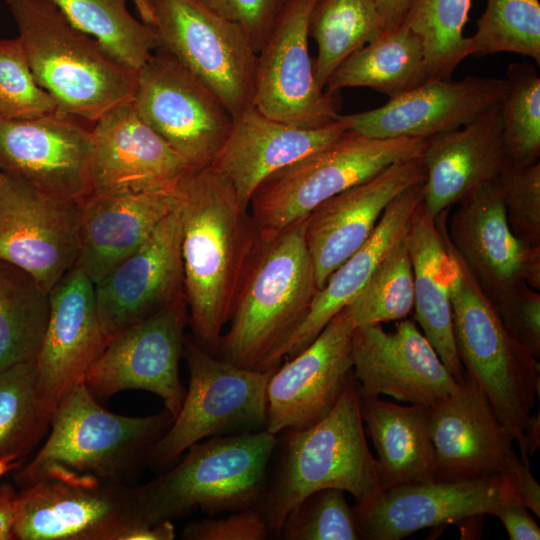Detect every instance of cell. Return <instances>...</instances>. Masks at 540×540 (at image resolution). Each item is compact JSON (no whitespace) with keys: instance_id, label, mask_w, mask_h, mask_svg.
<instances>
[{"instance_id":"cell-24","label":"cell","mask_w":540,"mask_h":540,"mask_svg":"<svg viewBox=\"0 0 540 540\" xmlns=\"http://www.w3.org/2000/svg\"><path fill=\"white\" fill-rule=\"evenodd\" d=\"M435 481L504 476L517 455L513 437L466 373L457 388L430 407Z\"/></svg>"},{"instance_id":"cell-7","label":"cell","mask_w":540,"mask_h":540,"mask_svg":"<svg viewBox=\"0 0 540 540\" xmlns=\"http://www.w3.org/2000/svg\"><path fill=\"white\" fill-rule=\"evenodd\" d=\"M276 440L264 429L194 443L170 471L135 486L140 523L258 510Z\"/></svg>"},{"instance_id":"cell-48","label":"cell","mask_w":540,"mask_h":540,"mask_svg":"<svg viewBox=\"0 0 540 540\" xmlns=\"http://www.w3.org/2000/svg\"><path fill=\"white\" fill-rule=\"evenodd\" d=\"M528 509L519 502L500 505L492 513L504 525L511 540H539L540 528Z\"/></svg>"},{"instance_id":"cell-56","label":"cell","mask_w":540,"mask_h":540,"mask_svg":"<svg viewBox=\"0 0 540 540\" xmlns=\"http://www.w3.org/2000/svg\"><path fill=\"white\" fill-rule=\"evenodd\" d=\"M2 174H3V173H2V171H1V169H0V178H1Z\"/></svg>"},{"instance_id":"cell-42","label":"cell","mask_w":540,"mask_h":540,"mask_svg":"<svg viewBox=\"0 0 540 540\" xmlns=\"http://www.w3.org/2000/svg\"><path fill=\"white\" fill-rule=\"evenodd\" d=\"M284 540L362 539L345 491L325 488L301 500L284 518L277 535Z\"/></svg>"},{"instance_id":"cell-21","label":"cell","mask_w":540,"mask_h":540,"mask_svg":"<svg viewBox=\"0 0 540 540\" xmlns=\"http://www.w3.org/2000/svg\"><path fill=\"white\" fill-rule=\"evenodd\" d=\"M511 502L521 503L508 478L496 476L401 485L353 509L362 539L400 540L422 529L492 515Z\"/></svg>"},{"instance_id":"cell-51","label":"cell","mask_w":540,"mask_h":540,"mask_svg":"<svg viewBox=\"0 0 540 540\" xmlns=\"http://www.w3.org/2000/svg\"><path fill=\"white\" fill-rule=\"evenodd\" d=\"M18 492L9 484L0 485V540H14Z\"/></svg>"},{"instance_id":"cell-45","label":"cell","mask_w":540,"mask_h":540,"mask_svg":"<svg viewBox=\"0 0 540 540\" xmlns=\"http://www.w3.org/2000/svg\"><path fill=\"white\" fill-rule=\"evenodd\" d=\"M239 26L258 54L267 42L287 0H194Z\"/></svg>"},{"instance_id":"cell-36","label":"cell","mask_w":540,"mask_h":540,"mask_svg":"<svg viewBox=\"0 0 540 540\" xmlns=\"http://www.w3.org/2000/svg\"><path fill=\"white\" fill-rule=\"evenodd\" d=\"M309 35L318 48L314 78L324 90L334 71L355 51L380 37L382 29L370 0H318Z\"/></svg>"},{"instance_id":"cell-57","label":"cell","mask_w":540,"mask_h":540,"mask_svg":"<svg viewBox=\"0 0 540 540\" xmlns=\"http://www.w3.org/2000/svg\"><path fill=\"white\" fill-rule=\"evenodd\" d=\"M6 1H8V0H6ZM132 1L134 2L135 0H132Z\"/></svg>"},{"instance_id":"cell-3","label":"cell","mask_w":540,"mask_h":540,"mask_svg":"<svg viewBox=\"0 0 540 540\" xmlns=\"http://www.w3.org/2000/svg\"><path fill=\"white\" fill-rule=\"evenodd\" d=\"M306 217L261 236L216 356L265 371L282 363V350L304 321L318 291L305 240Z\"/></svg>"},{"instance_id":"cell-52","label":"cell","mask_w":540,"mask_h":540,"mask_svg":"<svg viewBox=\"0 0 540 540\" xmlns=\"http://www.w3.org/2000/svg\"><path fill=\"white\" fill-rule=\"evenodd\" d=\"M176 536L172 521L136 524L129 527L120 540H173Z\"/></svg>"},{"instance_id":"cell-27","label":"cell","mask_w":540,"mask_h":540,"mask_svg":"<svg viewBox=\"0 0 540 540\" xmlns=\"http://www.w3.org/2000/svg\"><path fill=\"white\" fill-rule=\"evenodd\" d=\"M502 132L496 104L464 128L426 139L421 156L426 171L422 205L431 218L499 178L509 165Z\"/></svg>"},{"instance_id":"cell-8","label":"cell","mask_w":540,"mask_h":540,"mask_svg":"<svg viewBox=\"0 0 540 540\" xmlns=\"http://www.w3.org/2000/svg\"><path fill=\"white\" fill-rule=\"evenodd\" d=\"M425 144L422 138H369L348 130L266 177L250 199L249 212L261 236L273 235L389 166L421 157Z\"/></svg>"},{"instance_id":"cell-50","label":"cell","mask_w":540,"mask_h":540,"mask_svg":"<svg viewBox=\"0 0 540 540\" xmlns=\"http://www.w3.org/2000/svg\"><path fill=\"white\" fill-rule=\"evenodd\" d=\"M380 20L382 35L399 28L417 0H370Z\"/></svg>"},{"instance_id":"cell-19","label":"cell","mask_w":540,"mask_h":540,"mask_svg":"<svg viewBox=\"0 0 540 540\" xmlns=\"http://www.w3.org/2000/svg\"><path fill=\"white\" fill-rule=\"evenodd\" d=\"M178 202L145 242L95 284L107 343L118 333L185 297Z\"/></svg>"},{"instance_id":"cell-28","label":"cell","mask_w":540,"mask_h":540,"mask_svg":"<svg viewBox=\"0 0 540 540\" xmlns=\"http://www.w3.org/2000/svg\"><path fill=\"white\" fill-rule=\"evenodd\" d=\"M348 131L339 119L302 128L268 117L254 105L233 117L232 126L212 164L232 183L240 205L249 209L260 183L275 171L338 140Z\"/></svg>"},{"instance_id":"cell-41","label":"cell","mask_w":540,"mask_h":540,"mask_svg":"<svg viewBox=\"0 0 540 540\" xmlns=\"http://www.w3.org/2000/svg\"><path fill=\"white\" fill-rule=\"evenodd\" d=\"M469 56L499 52L528 56L540 64V0H487L468 37Z\"/></svg>"},{"instance_id":"cell-2","label":"cell","mask_w":540,"mask_h":540,"mask_svg":"<svg viewBox=\"0 0 540 540\" xmlns=\"http://www.w3.org/2000/svg\"><path fill=\"white\" fill-rule=\"evenodd\" d=\"M325 488L348 492L355 498V506L371 502L383 491L367 443L353 373L324 418L309 427L277 434L258 508L270 536L277 537L284 518L301 500Z\"/></svg>"},{"instance_id":"cell-20","label":"cell","mask_w":540,"mask_h":540,"mask_svg":"<svg viewBox=\"0 0 540 540\" xmlns=\"http://www.w3.org/2000/svg\"><path fill=\"white\" fill-rule=\"evenodd\" d=\"M354 329L343 308L306 348L277 366L266 389V431L306 428L333 409L353 373Z\"/></svg>"},{"instance_id":"cell-44","label":"cell","mask_w":540,"mask_h":540,"mask_svg":"<svg viewBox=\"0 0 540 540\" xmlns=\"http://www.w3.org/2000/svg\"><path fill=\"white\" fill-rule=\"evenodd\" d=\"M506 219L514 236L531 248L540 247V162L508 165L497 179Z\"/></svg>"},{"instance_id":"cell-37","label":"cell","mask_w":540,"mask_h":540,"mask_svg":"<svg viewBox=\"0 0 540 540\" xmlns=\"http://www.w3.org/2000/svg\"><path fill=\"white\" fill-rule=\"evenodd\" d=\"M35 361L0 370V459L22 460L44 438L51 415L35 387Z\"/></svg>"},{"instance_id":"cell-10","label":"cell","mask_w":540,"mask_h":540,"mask_svg":"<svg viewBox=\"0 0 540 540\" xmlns=\"http://www.w3.org/2000/svg\"><path fill=\"white\" fill-rule=\"evenodd\" d=\"M159 48L207 86L232 117L253 105L258 54L243 30L194 0H157Z\"/></svg>"},{"instance_id":"cell-54","label":"cell","mask_w":540,"mask_h":540,"mask_svg":"<svg viewBox=\"0 0 540 540\" xmlns=\"http://www.w3.org/2000/svg\"><path fill=\"white\" fill-rule=\"evenodd\" d=\"M157 0H135L134 4L140 14L141 21L152 27L154 21V7Z\"/></svg>"},{"instance_id":"cell-29","label":"cell","mask_w":540,"mask_h":540,"mask_svg":"<svg viewBox=\"0 0 540 540\" xmlns=\"http://www.w3.org/2000/svg\"><path fill=\"white\" fill-rule=\"evenodd\" d=\"M177 202L178 188L122 195L91 193L79 202L75 266L98 283L145 242Z\"/></svg>"},{"instance_id":"cell-43","label":"cell","mask_w":540,"mask_h":540,"mask_svg":"<svg viewBox=\"0 0 540 540\" xmlns=\"http://www.w3.org/2000/svg\"><path fill=\"white\" fill-rule=\"evenodd\" d=\"M58 110L57 103L36 81L18 39L0 40V117L27 119Z\"/></svg>"},{"instance_id":"cell-23","label":"cell","mask_w":540,"mask_h":540,"mask_svg":"<svg viewBox=\"0 0 540 540\" xmlns=\"http://www.w3.org/2000/svg\"><path fill=\"white\" fill-rule=\"evenodd\" d=\"M132 100L92 125V193L122 195L175 190L193 172L139 116Z\"/></svg>"},{"instance_id":"cell-26","label":"cell","mask_w":540,"mask_h":540,"mask_svg":"<svg viewBox=\"0 0 540 540\" xmlns=\"http://www.w3.org/2000/svg\"><path fill=\"white\" fill-rule=\"evenodd\" d=\"M506 79L468 76L460 81L429 78L376 109L341 115L348 130L369 138H422L466 125L499 104Z\"/></svg>"},{"instance_id":"cell-31","label":"cell","mask_w":540,"mask_h":540,"mask_svg":"<svg viewBox=\"0 0 540 540\" xmlns=\"http://www.w3.org/2000/svg\"><path fill=\"white\" fill-rule=\"evenodd\" d=\"M423 183L407 188L387 206L369 239L339 265L317 291L304 321L283 348L282 360L306 348L364 287L406 232L414 210L422 202Z\"/></svg>"},{"instance_id":"cell-15","label":"cell","mask_w":540,"mask_h":540,"mask_svg":"<svg viewBox=\"0 0 540 540\" xmlns=\"http://www.w3.org/2000/svg\"><path fill=\"white\" fill-rule=\"evenodd\" d=\"M79 201L55 197L2 174L0 260L29 273L50 292L76 265Z\"/></svg>"},{"instance_id":"cell-6","label":"cell","mask_w":540,"mask_h":540,"mask_svg":"<svg viewBox=\"0 0 540 540\" xmlns=\"http://www.w3.org/2000/svg\"><path fill=\"white\" fill-rule=\"evenodd\" d=\"M448 214L436 219L452 258L450 297L453 334L465 373L488 398L496 416L517 442L529 465L524 431L540 390V365L506 328L445 234Z\"/></svg>"},{"instance_id":"cell-33","label":"cell","mask_w":540,"mask_h":540,"mask_svg":"<svg viewBox=\"0 0 540 540\" xmlns=\"http://www.w3.org/2000/svg\"><path fill=\"white\" fill-rule=\"evenodd\" d=\"M428 79L422 41L404 22L351 54L334 71L324 90L338 93L344 88L368 87L393 99Z\"/></svg>"},{"instance_id":"cell-4","label":"cell","mask_w":540,"mask_h":540,"mask_svg":"<svg viewBox=\"0 0 540 540\" xmlns=\"http://www.w3.org/2000/svg\"><path fill=\"white\" fill-rule=\"evenodd\" d=\"M173 420L166 408L144 417L107 411L83 382L53 412L45 443L14 481L21 489L42 480L132 485Z\"/></svg>"},{"instance_id":"cell-35","label":"cell","mask_w":540,"mask_h":540,"mask_svg":"<svg viewBox=\"0 0 540 540\" xmlns=\"http://www.w3.org/2000/svg\"><path fill=\"white\" fill-rule=\"evenodd\" d=\"M78 30L118 62L138 71L159 48L153 27L134 18L126 0H50Z\"/></svg>"},{"instance_id":"cell-22","label":"cell","mask_w":540,"mask_h":540,"mask_svg":"<svg viewBox=\"0 0 540 540\" xmlns=\"http://www.w3.org/2000/svg\"><path fill=\"white\" fill-rule=\"evenodd\" d=\"M107 345L99 321L95 284L77 266L50 291V313L35 359V387L52 417L81 383Z\"/></svg>"},{"instance_id":"cell-12","label":"cell","mask_w":540,"mask_h":540,"mask_svg":"<svg viewBox=\"0 0 540 540\" xmlns=\"http://www.w3.org/2000/svg\"><path fill=\"white\" fill-rule=\"evenodd\" d=\"M188 309L182 297L114 336L90 367L84 384L97 399L125 390L159 396L174 418L186 394L179 378Z\"/></svg>"},{"instance_id":"cell-40","label":"cell","mask_w":540,"mask_h":540,"mask_svg":"<svg viewBox=\"0 0 540 540\" xmlns=\"http://www.w3.org/2000/svg\"><path fill=\"white\" fill-rule=\"evenodd\" d=\"M506 81L499 106L509 165L534 164L540 158V77L530 64L511 63Z\"/></svg>"},{"instance_id":"cell-47","label":"cell","mask_w":540,"mask_h":540,"mask_svg":"<svg viewBox=\"0 0 540 540\" xmlns=\"http://www.w3.org/2000/svg\"><path fill=\"white\" fill-rule=\"evenodd\" d=\"M269 529L256 509L231 512L223 518H204L188 523L182 532L185 540H264Z\"/></svg>"},{"instance_id":"cell-38","label":"cell","mask_w":540,"mask_h":540,"mask_svg":"<svg viewBox=\"0 0 540 540\" xmlns=\"http://www.w3.org/2000/svg\"><path fill=\"white\" fill-rule=\"evenodd\" d=\"M472 0H417L405 22L422 41L429 78L451 80L469 56L463 29Z\"/></svg>"},{"instance_id":"cell-32","label":"cell","mask_w":540,"mask_h":540,"mask_svg":"<svg viewBox=\"0 0 540 540\" xmlns=\"http://www.w3.org/2000/svg\"><path fill=\"white\" fill-rule=\"evenodd\" d=\"M360 415L377 452L383 490L435 481L430 407L360 397Z\"/></svg>"},{"instance_id":"cell-16","label":"cell","mask_w":540,"mask_h":540,"mask_svg":"<svg viewBox=\"0 0 540 540\" xmlns=\"http://www.w3.org/2000/svg\"><path fill=\"white\" fill-rule=\"evenodd\" d=\"M87 123L58 110L27 119L0 117L2 173L46 194L82 201L92 193Z\"/></svg>"},{"instance_id":"cell-25","label":"cell","mask_w":540,"mask_h":540,"mask_svg":"<svg viewBox=\"0 0 540 540\" xmlns=\"http://www.w3.org/2000/svg\"><path fill=\"white\" fill-rule=\"evenodd\" d=\"M425 178L422 157L397 162L324 201L306 217L305 240L318 290L369 239L387 206Z\"/></svg>"},{"instance_id":"cell-53","label":"cell","mask_w":540,"mask_h":540,"mask_svg":"<svg viewBox=\"0 0 540 540\" xmlns=\"http://www.w3.org/2000/svg\"><path fill=\"white\" fill-rule=\"evenodd\" d=\"M525 438V453L529 459L540 445V417L537 415H531V418L524 431Z\"/></svg>"},{"instance_id":"cell-46","label":"cell","mask_w":540,"mask_h":540,"mask_svg":"<svg viewBox=\"0 0 540 540\" xmlns=\"http://www.w3.org/2000/svg\"><path fill=\"white\" fill-rule=\"evenodd\" d=\"M510 333L537 359L540 357V292L528 285L494 305Z\"/></svg>"},{"instance_id":"cell-17","label":"cell","mask_w":540,"mask_h":540,"mask_svg":"<svg viewBox=\"0 0 540 540\" xmlns=\"http://www.w3.org/2000/svg\"><path fill=\"white\" fill-rule=\"evenodd\" d=\"M445 234L493 305L526 285L540 290V247L524 245L510 230L497 180L458 204Z\"/></svg>"},{"instance_id":"cell-18","label":"cell","mask_w":540,"mask_h":540,"mask_svg":"<svg viewBox=\"0 0 540 540\" xmlns=\"http://www.w3.org/2000/svg\"><path fill=\"white\" fill-rule=\"evenodd\" d=\"M351 352L360 397L387 395L433 407L458 386L411 319L399 320L393 332L385 331L381 324L356 326Z\"/></svg>"},{"instance_id":"cell-39","label":"cell","mask_w":540,"mask_h":540,"mask_svg":"<svg viewBox=\"0 0 540 540\" xmlns=\"http://www.w3.org/2000/svg\"><path fill=\"white\" fill-rule=\"evenodd\" d=\"M405 233L344 307L355 327L399 321L413 310V271Z\"/></svg>"},{"instance_id":"cell-9","label":"cell","mask_w":540,"mask_h":540,"mask_svg":"<svg viewBox=\"0 0 540 540\" xmlns=\"http://www.w3.org/2000/svg\"><path fill=\"white\" fill-rule=\"evenodd\" d=\"M189 386L178 415L152 446L148 465L169 468L207 437L257 432L267 421L268 381L275 368L259 371L229 363L185 339Z\"/></svg>"},{"instance_id":"cell-5","label":"cell","mask_w":540,"mask_h":540,"mask_svg":"<svg viewBox=\"0 0 540 540\" xmlns=\"http://www.w3.org/2000/svg\"><path fill=\"white\" fill-rule=\"evenodd\" d=\"M6 2L34 77L58 111L93 125L133 99L138 71L75 28L52 1Z\"/></svg>"},{"instance_id":"cell-34","label":"cell","mask_w":540,"mask_h":540,"mask_svg":"<svg viewBox=\"0 0 540 540\" xmlns=\"http://www.w3.org/2000/svg\"><path fill=\"white\" fill-rule=\"evenodd\" d=\"M50 292L0 260V370L35 361L48 323Z\"/></svg>"},{"instance_id":"cell-55","label":"cell","mask_w":540,"mask_h":540,"mask_svg":"<svg viewBox=\"0 0 540 540\" xmlns=\"http://www.w3.org/2000/svg\"><path fill=\"white\" fill-rule=\"evenodd\" d=\"M22 462V460L13 458L0 459V478L10 471H16L22 465Z\"/></svg>"},{"instance_id":"cell-49","label":"cell","mask_w":540,"mask_h":540,"mask_svg":"<svg viewBox=\"0 0 540 540\" xmlns=\"http://www.w3.org/2000/svg\"><path fill=\"white\" fill-rule=\"evenodd\" d=\"M504 476L512 484L522 505L539 517L540 486L530 472L529 465L525 464L518 455H515L510 460Z\"/></svg>"},{"instance_id":"cell-13","label":"cell","mask_w":540,"mask_h":540,"mask_svg":"<svg viewBox=\"0 0 540 540\" xmlns=\"http://www.w3.org/2000/svg\"><path fill=\"white\" fill-rule=\"evenodd\" d=\"M318 0H287L258 53L253 105L275 120L302 128L331 124L340 117L338 93L316 83L309 54V24Z\"/></svg>"},{"instance_id":"cell-1","label":"cell","mask_w":540,"mask_h":540,"mask_svg":"<svg viewBox=\"0 0 540 540\" xmlns=\"http://www.w3.org/2000/svg\"><path fill=\"white\" fill-rule=\"evenodd\" d=\"M178 196L188 324L194 342L216 356L261 234L213 165L191 172Z\"/></svg>"},{"instance_id":"cell-30","label":"cell","mask_w":540,"mask_h":540,"mask_svg":"<svg viewBox=\"0 0 540 540\" xmlns=\"http://www.w3.org/2000/svg\"><path fill=\"white\" fill-rule=\"evenodd\" d=\"M414 286V318L440 359L461 382L465 370L453 334L450 279L452 258L437 219L422 202L414 210L405 233Z\"/></svg>"},{"instance_id":"cell-11","label":"cell","mask_w":540,"mask_h":540,"mask_svg":"<svg viewBox=\"0 0 540 540\" xmlns=\"http://www.w3.org/2000/svg\"><path fill=\"white\" fill-rule=\"evenodd\" d=\"M132 101L191 171L212 164L232 126L220 99L161 48L138 70Z\"/></svg>"},{"instance_id":"cell-14","label":"cell","mask_w":540,"mask_h":540,"mask_svg":"<svg viewBox=\"0 0 540 540\" xmlns=\"http://www.w3.org/2000/svg\"><path fill=\"white\" fill-rule=\"evenodd\" d=\"M136 524L134 485L42 480L18 492L14 540H120Z\"/></svg>"}]
</instances>
